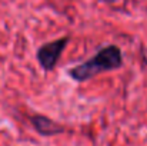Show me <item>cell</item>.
<instances>
[{"instance_id":"cell-2","label":"cell","mask_w":147,"mask_h":146,"mask_svg":"<svg viewBox=\"0 0 147 146\" xmlns=\"http://www.w3.org/2000/svg\"><path fill=\"white\" fill-rule=\"evenodd\" d=\"M67 42H69L67 37H61V39H57V40H53L50 43L43 45L37 50V60L45 70L54 69L61 53L64 52V49L67 46Z\"/></svg>"},{"instance_id":"cell-3","label":"cell","mask_w":147,"mask_h":146,"mask_svg":"<svg viewBox=\"0 0 147 146\" xmlns=\"http://www.w3.org/2000/svg\"><path fill=\"white\" fill-rule=\"evenodd\" d=\"M30 122L33 125V128L37 130L39 135L42 136H54L59 133H63L66 130V128L54 120H51L47 116L43 115H33L30 117Z\"/></svg>"},{"instance_id":"cell-1","label":"cell","mask_w":147,"mask_h":146,"mask_svg":"<svg viewBox=\"0 0 147 146\" xmlns=\"http://www.w3.org/2000/svg\"><path fill=\"white\" fill-rule=\"evenodd\" d=\"M121 65H123V54L120 48H117L116 45H109L100 49L89 60L71 67L69 70V75L76 82H86L100 73L117 70L121 67Z\"/></svg>"}]
</instances>
